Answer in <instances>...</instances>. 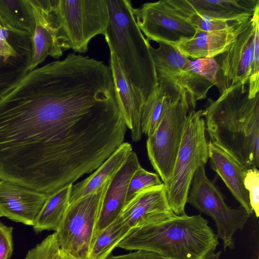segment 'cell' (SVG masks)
Wrapping results in <instances>:
<instances>
[{
	"instance_id": "obj_7",
	"label": "cell",
	"mask_w": 259,
	"mask_h": 259,
	"mask_svg": "<svg viewBox=\"0 0 259 259\" xmlns=\"http://www.w3.org/2000/svg\"><path fill=\"white\" fill-rule=\"evenodd\" d=\"M167 94L161 120L146 143L149 159L163 184L172 174L187 116L191 109L184 92L179 90Z\"/></svg>"
},
{
	"instance_id": "obj_18",
	"label": "cell",
	"mask_w": 259,
	"mask_h": 259,
	"mask_svg": "<svg viewBox=\"0 0 259 259\" xmlns=\"http://www.w3.org/2000/svg\"><path fill=\"white\" fill-rule=\"evenodd\" d=\"M29 2L34 20L31 36L30 71L35 69L48 56L58 59L64 52L57 41L56 29L51 16V0H29Z\"/></svg>"
},
{
	"instance_id": "obj_3",
	"label": "cell",
	"mask_w": 259,
	"mask_h": 259,
	"mask_svg": "<svg viewBox=\"0 0 259 259\" xmlns=\"http://www.w3.org/2000/svg\"><path fill=\"white\" fill-rule=\"evenodd\" d=\"M218 239L201 214H175L131 229L116 247L151 251L166 259H204L216 249Z\"/></svg>"
},
{
	"instance_id": "obj_30",
	"label": "cell",
	"mask_w": 259,
	"mask_h": 259,
	"mask_svg": "<svg viewBox=\"0 0 259 259\" xmlns=\"http://www.w3.org/2000/svg\"><path fill=\"white\" fill-rule=\"evenodd\" d=\"M244 185L248 196L251 207L257 218L259 216V171L257 168L246 171Z\"/></svg>"
},
{
	"instance_id": "obj_5",
	"label": "cell",
	"mask_w": 259,
	"mask_h": 259,
	"mask_svg": "<svg viewBox=\"0 0 259 259\" xmlns=\"http://www.w3.org/2000/svg\"><path fill=\"white\" fill-rule=\"evenodd\" d=\"M51 16L60 48L79 54L94 37L104 35L109 20L106 0H51Z\"/></svg>"
},
{
	"instance_id": "obj_35",
	"label": "cell",
	"mask_w": 259,
	"mask_h": 259,
	"mask_svg": "<svg viewBox=\"0 0 259 259\" xmlns=\"http://www.w3.org/2000/svg\"><path fill=\"white\" fill-rule=\"evenodd\" d=\"M222 253V251H220L216 253L211 252L208 254L204 259H219Z\"/></svg>"
},
{
	"instance_id": "obj_1",
	"label": "cell",
	"mask_w": 259,
	"mask_h": 259,
	"mask_svg": "<svg viewBox=\"0 0 259 259\" xmlns=\"http://www.w3.org/2000/svg\"><path fill=\"white\" fill-rule=\"evenodd\" d=\"M126 131L110 67L70 53L0 98V180L49 195L95 171Z\"/></svg>"
},
{
	"instance_id": "obj_20",
	"label": "cell",
	"mask_w": 259,
	"mask_h": 259,
	"mask_svg": "<svg viewBox=\"0 0 259 259\" xmlns=\"http://www.w3.org/2000/svg\"><path fill=\"white\" fill-rule=\"evenodd\" d=\"M251 18L220 30L204 31L196 29L192 38L174 45L189 59L214 58L226 51L235 41Z\"/></svg>"
},
{
	"instance_id": "obj_10",
	"label": "cell",
	"mask_w": 259,
	"mask_h": 259,
	"mask_svg": "<svg viewBox=\"0 0 259 259\" xmlns=\"http://www.w3.org/2000/svg\"><path fill=\"white\" fill-rule=\"evenodd\" d=\"M137 24L147 39L175 45L192 38L196 28L167 0L143 4L134 8Z\"/></svg>"
},
{
	"instance_id": "obj_2",
	"label": "cell",
	"mask_w": 259,
	"mask_h": 259,
	"mask_svg": "<svg viewBox=\"0 0 259 259\" xmlns=\"http://www.w3.org/2000/svg\"><path fill=\"white\" fill-rule=\"evenodd\" d=\"M211 141L235 157L246 169L259 166V93L248 97V82L237 83L208 99L202 110Z\"/></svg>"
},
{
	"instance_id": "obj_34",
	"label": "cell",
	"mask_w": 259,
	"mask_h": 259,
	"mask_svg": "<svg viewBox=\"0 0 259 259\" xmlns=\"http://www.w3.org/2000/svg\"><path fill=\"white\" fill-rule=\"evenodd\" d=\"M106 259H166L159 254L153 252L138 250L128 254L108 256Z\"/></svg>"
},
{
	"instance_id": "obj_25",
	"label": "cell",
	"mask_w": 259,
	"mask_h": 259,
	"mask_svg": "<svg viewBox=\"0 0 259 259\" xmlns=\"http://www.w3.org/2000/svg\"><path fill=\"white\" fill-rule=\"evenodd\" d=\"M0 23L32 36L34 20L29 0H0Z\"/></svg>"
},
{
	"instance_id": "obj_16",
	"label": "cell",
	"mask_w": 259,
	"mask_h": 259,
	"mask_svg": "<svg viewBox=\"0 0 259 259\" xmlns=\"http://www.w3.org/2000/svg\"><path fill=\"white\" fill-rule=\"evenodd\" d=\"M141 167L136 153L132 151L120 169L110 179L100 207L95 235L119 217L126 203L130 180Z\"/></svg>"
},
{
	"instance_id": "obj_6",
	"label": "cell",
	"mask_w": 259,
	"mask_h": 259,
	"mask_svg": "<svg viewBox=\"0 0 259 259\" xmlns=\"http://www.w3.org/2000/svg\"><path fill=\"white\" fill-rule=\"evenodd\" d=\"M208 159V142L202 110L191 109L187 116L183 134L172 174L164 183L169 206L178 215L186 214L190 188L199 167Z\"/></svg>"
},
{
	"instance_id": "obj_9",
	"label": "cell",
	"mask_w": 259,
	"mask_h": 259,
	"mask_svg": "<svg viewBox=\"0 0 259 259\" xmlns=\"http://www.w3.org/2000/svg\"><path fill=\"white\" fill-rule=\"evenodd\" d=\"M110 179L97 191L70 203L56 231L60 249L76 259H88L103 196Z\"/></svg>"
},
{
	"instance_id": "obj_8",
	"label": "cell",
	"mask_w": 259,
	"mask_h": 259,
	"mask_svg": "<svg viewBox=\"0 0 259 259\" xmlns=\"http://www.w3.org/2000/svg\"><path fill=\"white\" fill-rule=\"evenodd\" d=\"M187 202L213 220L224 250L235 247L233 235L243 229L250 214L241 205L236 208L227 205L221 192L207 177L204 165L194 174Z\"/></svg>"
},
{
	"instance_id": "obj_23",
	"label": "cell",
	"mask_w": 259,
	"mask_h": 259,
	"mask_svg": "<svg viewBox=\"0 0 259 259\" xmlns=\"http://www.w3.org/2000/svg\"><path fill=\"white\" fill-rule=\"evenodd\" d=\"M72 186L71 184L65 186L48 195L33 226L36 233L57 230L70 204Z\"/></svg>"
},
{
	"instance_id": "obj_11",
	"label": "cell",
	"mask_w": 259,
	"mask_h": 259,
	"mask_svg": "<svg viewBox=\"0 0 259 259\" xmlns=\"http://www.w3.org/2000/svg\"><path fill=\"white\" fill-rule=\"evenodd\" d=\"M31 36L0 26V98L29 72Z\"/></svg>"
},
{
	"instance_id": "obj_17",
	"label": "cell",
	"mask_w": 259,
	"mask_h": 259,
	"mask_svg": "<svg viewBox=\"0 0 259 259\" xmlns=\"http://www.w3.org/2000/svg\"><path fill=\"white\" fill-rule=\"evenodd\" d=\"M167 2L186 17L198 14L235 22L251 18L259 5V0H167Z\"/></svg>"
},
{
	"instance_id": "obj_31",
	"label": "cell",
	"mask_w": 259,
	"mask_h": 259,
	"mask_svg": "<svg viewBox=\"0 0 259 259\" xmlns=\"http://www.w3.org/2000/svg\"><path fill=\"white\" fill-rule=\"evenodd\" d=\"M187 18L196 29L204 31L222 30L228 28L238 22L243 21L235 22L217 19L198 14L191 15L187 16Z\"/></svg>"
},
{
	"instance_id": "obj_33",
	"label": "cell",
	"mask_w": 259,
	"mask_h": 259,
	"mask_svg": "<svg viewBox=\"0 0 259 259\" xmlns=\"http://www.w3.org/2000/svg\"><path fill=\"white\" fill-rule=\"evenodd\" d=\"M59 255L55 247L39 244L28 251L25 259H59Z\"/></svg>"
},
{
	"instance_id": "obj_14",
	"label": "cell",
	"mask_w": 259,
	"mask_h": 259,
	"mask_svg": "<svg viewBox=\"0 0 259 259\" xmlns=\"http://www.w3.org/2000/svg\"><path fill=\"white\" fill-rule=\"evenodd\" d=\"M48 195L0 180V212L15 222L33 226Z\"/></svg>"
},
{
	"instance_id": "obj_36",
	"label": "cell",
	"mask_w": 259,
	"mask_h": 259,
	"mask_svg": "<svg viewBox=\"0 0 259 259\" xmlns=\"http://www.w3.org/2000/svg\"><path fill=\"white\" fill-rule=\"evenodd\" d=\"M59 259H76L61 250Z\"/></svg>"
},
{
	"instance_id": "obj_28",
	"label": "cell",
	"mask_w": 259,
	"mask_h": 259,
	"mask_svg": "<svg viewBox=\"0 0 259 259\" xmlns=\"http://www.w3.org/2000/svg\"><path fill=\"white\" fill-rule=\"evenodd\" d=\"M163 184L158 174L149 172L142 167L133 175L128 186L126 203L140 192Z\"/></svg>"
},
{
	"instance_id": "obj_12",
	"label": "cell",
	"mask_w": 259,
	"mask_h": 259,
	"mask_svg": "<svg viewBox=\"0 0 259 259\" xmlns=\"http://www.w3.org/2000/svg\"><path fill=\"white\" fill-rule=\"evenodd\" d=\"M258 12L259 5L235 41L224 53L214 57L219 66L217 87L220 94L237 83L248 82L255 17Z\"/></svg>"
},
{
	"instance_id": "obj_24",
	"label": "cell",
	"mask_w": 259,
	"mask_h": 259,
	"mask_svg": "<svg viewBox=\"0 0 259 259\" xmlns=\"http://www.w3.org/2000/svg\"><path fill=\"white\" fill-rule=\"evenodd\" d=\"M158 47L151 46L150 50L153 61L158 83L179 74L191 60L183 55L175 45L158 42Z\"/></svg>"
},
{
	"instance_id": "obj_26",
	"label": "cell",
	"mask_w": 259,
	"mask_h": 259,
	"mask_svg": "<svg viewBox=\"0 0 259 259\" xmlns=\"http://www.w3.org/2000/svg\"><path fill=\"white\" fill-rule=\"evenodd\" d=\"M131 230L119 216L112 224L95 234L88 259H106Z\"/></svg>"
},
{
	"instance_id": "obj_13",
	"label": "cell",
	"mask_w": 259,
	"mask_h": 259,
	"mask_svg": "<svg viewBox=\"0 0 259 259\" xmlns=\"http://www.w3.org/2000/svg\"><path fill=\"white\" fill-rule=\"evenodd\" d=\"M175 214L163 184L137 194L125 203L119 216L132 229L160 222Z\"/></svg>"
},
{
	"instance_id": "obj_32",
	"label": "cell",
	"mask_w": 259,
	"mask_h": 259,
	"mask_svg": "<svg viewBox=\"0 0 259 259\" xmlns=\"http://www.w3.org/2000/svg\"><path fill=\"white\" fill-rule=\"evenodd\" d=\"M13 230L0 222V259H10L12 255Z\"/></svg>"
},
{
	"instance_id": "obj_27",
	"label": "cell",
	"mask_w": 259,
	"mask_h": 259,
	"mask_svg": "<svg viewBox=\"0 0 259 259\" xmlns=\"http://www.w3.org/2000/svg\"><path fill=\"white\" fill-rule=\"evenodd\" d=\"M167 96L165 87L158 84L145 100L141 113V128L148 137L153 133L161 120Z\"/></svg>"
},
{
	"instance_id": "obj_38",
	"label": "cell",
	"mask_w": 259,
	"mask_h": 259,
	"mask_svg": "<svg viewBox=\"0 0 259 259\" xmlns=\"http://www.w3.org/2000/svg\"><path fill=\"white\" fill-rule=\"evenodd\" d=\"M1 25H1V23H0V26H1Z\"/></svg>"
},
{
	"instance_id": "obj_4",
	"label": "cell",
	"mask_w": 259,
	"mask_h": 259,
	"mask_svg": "<svg viewBox=\"0 0 259 259\" xmlns=\"http://www.w3.org/2000/svg\"><path fill=\"white\" fill-rule=\"evenodd\" d=\"M109 20L104 34L110 52L145 99L157 87L151 45L139 28L128 0H106Z\"/></svg>"
},
{
	"instance_id": "obj_21",
	"label": "cell",
	"mask_w": 259,
	"mask_h": 259,
	"mask_svg": "<svg viewBox=\"0 0 259 259\" xmlns=\"http://www.w3.org/2000/svg\"><path fill=\"white\" fill-rule=\"evenodd\" d=\"M208 156L211 168L222 179L240 205L252 214L253 212L244 185L247 170L228 151L211 141L208 142Z\"/></svg>"
},
{
	"instance_id": "obj_15",
	"label": "cell",
	"mask_w": 259,
	"mask_h": 259,
	"mask_svg": "<svg viewBox=\"0 0 259 259\" xmlns=\"http://www.w3.org/2000/svg\"><path fill=\"white\" fill-rule=\"evenodd\" d=\"M219 65L214 58L191 61L179 74L160 81L166 87L184 92L188 97L191 109L197 101L206 98L209 89L217 85Z\"/></svg>"
},
{
	"instance_id": "obj_29",
	"label": "cell",
	"mask_w": 259,
	"mask_h": 259,
	"mask_svg": "<svg viewBox=\"0 0 259 259\" xmlns=\"http://www.w3.org/2000/svg\"><path fill=\"white\" fill-rule=\"evenodd\" d=\"M259 92V12L255 21V31L250 74L248 79V97L253 98Z\"/></svg>"
},
{
	"instance_id": "obj_19",
	"label": "cell",
	"mask_w": 259,
	"mask_h": 259,
	"mask_svg": "<svg viewBox=\"0 0 259 259\" xmlns=\"http://www.w3.org/2000/svg\"><path fill=\"white\" fill-rule=\"evenodd\" d=\"M110 68L120 110L133 141L141 139V117L145 98L127 78L115 55L110 52Z\"/></svg>"
},
{
	"instance_id": "obj_37",
	"label": "cell",
	"mask_w": 259,
	"mask_h": 259,
	"mask_svg": "<svg viewBox=\"0 0 259 259\" xmlns=\"http://www.w3.org/2000/svg\"><path fill=\"white\" fill-rule=\"evenodd\" d=\"M3 217V215H2V214L1 213V212H0V218H1V217Z\"/></svg>"
},
{
	"instance_id": "obj_22",
	"label": "cell",
	"mask_w": 259,
	"mask_h": 259,
	"mask_svg": "<svg viewBox=\"0 0 259 259\" xmlns=\"http://www.w3.org/2000/svg\"><path fill=\"white\" fill-rule=\"evenodd\" d=\"M132 151L131 144L123 142L89 177L72 186L70 203L99 189L120 169Z\"/></svg>"
}]
</instances>
